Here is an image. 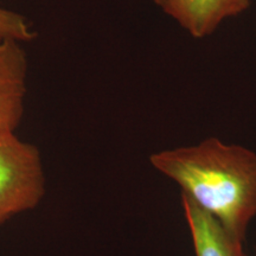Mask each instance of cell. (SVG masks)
<instances>
[{
    "label": "cell",
    "mask_w": 256,
    "mask_h": 256,
    "mask_svg": "<svg viewBox=\"0 0 256 256\" xmlns=\"http://www.w3.org/2000/svg\"><path fill=\"white\" fill-rule=\"evenodd\" d=\"M46 194V177L36 146L14 133L0 134V226L34 209Z\"/></svg>",
    "instance_id": "7a4b0ae2"
},
{
    "label": "cell",
    "mask_w": 256,
    "mask_h": 256,
    "mask_svg": "<svg viewBox=\"0 0 256 256\" xmlns=\"http://www.w3.org/2000/svg\"><path fill=\"white\" fill-rule=\"evenodd\" d=\"M28 58L20 43L0 42V134L14 133L24 114Z\"/></svg>",
    "instance_id": "3957f363"
},
{
    "label": "cell",
    "mask_w": 256,
    "mask_h": 256,
    "mask_svg": "<svg viewBox=\"0 0 256 256\" xmlns=\"http://www.w3.org/2000/svg\"><path fill=\"white\" fill-rule=\"evenodd\" d=\"M192 37L210 36L224 19L235 17L250 6V0H154Z\"/></svg>",
    "instance_id": "277c9868"
},
{
    "label": "cell",
    "mask_w": 256,
    "mask_h": 256,
    "mask_svg": "<svg viewBox=\"0 0 256 256\" xmlns=\"http://www.w3.org/2000/svg\"><path fill=\"white\" fill-rule=\"evenodd\" d=\"M182 204L196 256H247L243 242L226 232L215 217L183 194Z\"/></svg>",
    "instance_id": "5b68a950"
},
{
    "label": "cell",
    "mask_w": 256,
    "mask_h": 256,
    "mask_svg": "<svg viewBox=\"0 0 256 256\" xmlns=\"http://www.w3.org/2000/svg\"><path fill=\"white\" fill-rule=\"evenodd\" d=\"M36 37L26 18L17 12L0 6V42L16 40L19 43L32 40Z\"/></svg>",
    "instance_id": "8992f818"
},
{
    "label": "cell",
    "mask_w": 256,
    "mask_h": 256,
    "mask_svg": "<svg viewBox=\"0 0 256 256\" xmlns=\"http://www.w3.org/2000/svg\"><path fill=\"white\" fill-rule=\"evenodd\" d=\"M152 166L176 182L182 194L244 242L256 216V153L209 138L150 156Z\"/></svg>",
    "instance_id": "6da1fadb"
}]
</instances>
